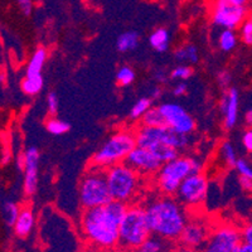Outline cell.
Returning a JSON list of instances; mask_svg holds the SVG:
<instances>
[{"label": "cell", "instance_id": "6da1fadb", "mask_svg": "<svg viewBox=\"0 0 252 252\" xmlns=\"http://www.w3.org/2000/svg\"><path fill=\"white\" fill-rule=\"evenodd\" d=\"M127 204L114 201L105 206L83 209L81 215V232L92 246L111 251L119 246V227Z\"/></svg>", "mask_w": 252, "mask_h": 252}, {"label": "cell", "instance_id": "7a4b0ae2", "mask_svg": "<svg viewBox=\"0 0 252 252\" xmlns=\"http://www.w3.org/2000/svg\"><path fill=\"white\" fill-rule=\"evenodd\" d=\"M145 212L153 235L172 242L179 240L189 218L181 202L164 194L146 204Z\"/></svg>", "mask_w": 252, "mask_h": 252}, {"label": "cell", "instance_id": "3957f363", "mask_svg": "<svg viewBox=\"0 0 252 252\" xmlns=\"http://www.w3.org/2000/svg\"><path fill=\"white\" fill-rule=\"evenodd\" d=\"M203 170V161L197 157L179 155L174 160L164 163L157 173L158 189L164 195H175L182 182L189 175L198 174Z\"/></svg>", "mask_w": 252, "mask_h": 252}, {"label": "cell", "instance_id": "277c9868", "mask_svg": "<svg viewBox=\"0 0 252 252\" xmlns=\"http://www.w3.org/2000/svg\"><path fill=\"white\" fill-rule=\"evenodd\" d=\"M152 235L146 220L145 207L135 203L127 204L119 227V246L124 250L135 251Z\"/></svg>", "mask_w": 252, "mask_h": 252}, {"label": "cell", "instance_id": "5b68a950", "mask_svg": "<svg viewBox=\"0 0 252 252\" xmlns=\"http://www.w3.org/2000/svg\"><path fill=\"white\" fill-rule=\"evenodd\" d=\"M136 144V135L131 130H119L110 135L91 159V166L107 169L115 164L124 163Z\"/></svg>", "mask_w": 252, "mask_h": 252}, {"label": "cell", "instance_id": "8992f818", "mask_svg": "<svg viewBox=\"0 0 252 252\" xmlns=\"http://www.w3.org/2000/svg\"><path fill=\"white\" fill-rule=\"evenodd\" d=\"M105 174L112 199L131 204L140 188L141 175L125 161L105 169Z\"/></svg>", "mask_w": 252, "mask_h": 252}, {"label": "cell", "instance_id": "52a82bcc", "mask_svg": "<svg viewBox=\"0 0 252 252\" xmlns=\"http://www.w3.org/2000/svg\"><path fill=\"white\" fill-rule=\"evenodd\" d=\"M78 199L83 209L105 206L112 201L105 170L91 166L78 186Z\"/></svg>", "mask_w": 252, "mask_h": 252}, {"label": "cell", "instance_id": "ba28073f", "mask_svg": "<svg viewBox=\"0 0 252 252\" xmlns=\"http://www.w3.org/2000/svg\"><path fill=\"white\" fill-rule=\"evenodd\" d=\"M135 135H136L138 146L146 148V149H152L153 146L163 144V145L173 146L182 152V150L188 149L192 143L190 135L179 134L166 125L157 126V127L141 125L140 127L135 130Z\"/></svg>", "mask_w": 252, "mask_h": 252}, {"label": "cell", "instance_id": "9c48e42d", "mask_svg": "<svg viewBox=\"0 0 252 252\" xmlns=\"http://www.w3.org/2000/svg\"><path fill=\"white\" fill-rule=\"evenodd\" d=\"M247 15V6L235 5L228 0H212L211 3V20L218 28L235 31L240 28Z\"/></svg>", "mask_w": 252, "mask_h": 252}, {"label": "cell", "instance_id": "30bf717a", "mask_svg": "<svg viewBox=\"0 0 252 252\" xmlns=\"http://www.w3.org/2000/svg\"><path fill=\"white\" fill-rule=\"evenodd\" d=\"M242 244L241 229L223 223L213 227L201 252H235Z\"/></svg>", "mask_w": 252, "mask_h": 252}, {"label": "cell", "instance_id": "8fae6325", "mask_svg": "<svg viewBox=\"0 0 252 252\" xmlns=\"http://www.w3.org/2000/svg\"><path fill=\"white\" fill-rule=\"evenodd\" d=\"M208 181L203 173L192 174L182 182L175 195L184 207L201 206L208 194Z\"/></svg>", "mask_w": 252, "mask_h": 252}, {"label": "cell", "instance_id": "7c38bea8", "mask_svg": "<svg viewBox=\"0 0 252 252\" xmlns=\"http://www.w3.org/2000/svg\"><path fill=\"white\" fill-rule=\"evenodd\" d=\"M165 125L183 135H192L197 124L194 118L178 102H164L159 105Z\"/></svg>", "mask_w": 252, "mask_h": 252}, {"label": "cell", "instance_id": "4fadbf2b", "mask_svg": "<svg viewBox=\"0 0 252 252\" xmlns=\"http://www.w3.org/2000/svg\"><path fill=\"white\" fill-rule=\"evenodd\" d=\"M211 231H212V227L209 226L208 220L206 218H188V222L184 226L178 242L182 246L189 247V249L202 250V247L208 240Z\"/></svg>", "mask_w": 252, "mask_h": 252}, {"label": "cell", "instance_id": "5bb4252c", "mask_svg": "<svg viewBox=\"0 0 252 252\" xmlns=\"http://www.w3.org/2000/svg\"><path fill=\"white\" fill-rule=\"evenodd\" d=\"M125 163L129 164L132 169L136 170L140 175L157 174L163 166V163L158 159V157L152 150L138 145L130 152Z\"/></svg>", "mask_w": 252, "mask_h": 252}, {"label": "cell", "instance_id": "9a60e30c", "mask_svg": "<svg viewBox=\"0 0 252 252\" xmlns=\"http://www.w3.org/2000/svg\"><path fill=\"white\" fill-rule=\"evenodd\" d=\"M39 150L35 146H29L24 152V178L23 190L27 197L34 195L39 182Z\"/></svg>", "mask_w": 252, "mask_h": 252}, {"label": "cell", "instance_id": "2e32d148", "mask_svg": "<svg viewBox=\"0 0 252 252\" xmlns=\"http://www.w3.org/2000/svg\"><path fill=\"white\" fill-rule=\"evenodd\" d=\"M220 111L223 114V125L226 130H232L238 121L240 112V92L236 87L223 91L220 101Z\"/></svg>", "mask_w": 252, "mask_h": 252}, {"label": "cell", "instance_id": "e0dca14e", "mask_svg": "<svg viewBox=\"0 0 252 252\" xmlns=\"http://www.w3.org/2000/svg\"><path fill=\"white\" fill-rule=\"evenodd\" d=\"M35 226V216L34 212L28 207L20 209L19 216H18L17 220H15L13 229H14V235L19 238L28 237L32 233V231L34 229Z\"/></svg>", "mask_w": 252, "mask_h": 252}, {"label": "cell", "instance_id": "ac0fdd59", "mask_svg": "<svg viewBox=\"0 0 252 252\" xmlns=\"http://www.w3.org/2000/svg\"><path fill=\"white\" fill-rule=\"evenodd\" d=\"M172 245V241L152 235L135 250V252H170L173 250V247H170Z\"/></svg>", "mask_w": 252, "mask_h": 252}, {"label": "cell", "instance_id": "d6986e66", "mask_svg": "<svg viewBox=\"0 0 252 252\" xmlns=\"http://www.w3.org/2000/svg\"><path fill=\"white\" fill-rule=\"evenodd\" d=\"M48 58V52L43 47H39L34 51L27 64L26 76H37L42 75V69H43L46 61Z\"/></svg>", "mask_w": 252, "mask_h": 252}, {"label": "cell", "instance_id": "ffe728a7", "mask_svg": "<svg viewBox=\"0 0 252 252\" xmlns=\"http://www.w3.org/2000/svg\"><path fill=\"white\" fill-rule=\"evenodd\" d=\"M149 43L154 51L164 53L169 49L170 32L166 28H157L152 32L149 37Z\"/></svg>", "mask_w": 252, "mask_h": 252}, {"label": "cell", "instance_id": "44dd1931", "mask_svg": "<svg viewBox=\"0 0 252 252\" xmlns=\"http://www.w3.org/2000/svg\"><path fill=\"white\" fill-rule=\"evenodd\" d=\"M140 43V34L135 31H127L121 33L116 39V48L121 53L134 51Z\"/></svg>", "mask_w": 252, "mask_h": 252}, {"label": "cell", "instance_id": "7402d4cb", "mask_svg": "<svg viewBox=\"0 0 252 252\" xmlns=\"http://www.w3.org/2000/svg\"><path fill=\"white\" fill-rule=\"evenodd\" d=\"M44 86V78L42 75L37 76H26L20 83V89L27 96H37Z\"/></svg>", "mask_w": 252, "mask_h": 252}, {"label": "cell", "instance_id": "603a6c76", "mask_svg": "<svg viewBox=\"0 0 252 252\" xmlns=\"http://www.w3.org/2000/svg\"><path fill=\"white\" fill-rule=\"evenodd\" d=\"M174 58L181 63L195 64L199 61V52L194 44H184L174 51Z\"/></svg>", "mask_w": 252, "mask_h": 252}, {"label": "cell", "instance_id": "cb8c5ba5", "mask_svg": "<svg viewBox=\"0 0 252 252\" xmlns=\"http://www.w3.org/2000/svg\"><path fill=\"white\" fill-rule=\"evenodd\" d=\"M218 47L224 53H229L237 47V34L232 29H222L218 35Z\"/></svg>", "mask_w": 252, "mask_h": 252}, {"label": "cell", "instance_id": "d4e9b609", "mask_svg": "<svg viewBox=\"0 0 252 252\" xmlns=\"http://www.w3.org/2000/svg\"><path fill=\"white\" fill-rule=\"evenodd\" d=\"M1 216H3V220L9 227H13L17 220L18 216L20 212V207L18 206L15 202L13 201H4L1 202Z\"/></svg>", "mask_w": 252, "mask_h": 252}, {"label": "cell", "instance_id": "484cf974", "mask_svg": "<svg viewBox=\"0 0 252 252\" xmlns=\"http://www.w3.org/2000/svg\"><path fill=\"white\" fill-rule=\"evenodd\" d=\"M153 106V100L148 96V97L139 98L136 102L132 105L131 110L129 112V119L132 121H139L143 119L144 115L148 112V110Z\"/></svg>", "mask_w": 252, "mask_h": 252}, {"label": "cell", "instance_id": "4316f807", "mask_svg": "<svg viewBox=\"0 0 252 252\" xmlns=\"http://www.w3.org/2000/svg\"><path fill=\"white\" fill-rule=\"evenodd\" d=\"M153 153L158 157V159L161 161V163H168L170 160H174L175 158H178L181 155V152L173 146H168V145H163V144H159V145L153 146L152 149Z\"/></svg>", "mask_w": 252, "mask_h": 252}, {"label": "cell", "instance_id": "83f0119b", "mask_svg": "<svg viewBox=\"0 0 252 252\" xmlns=\"http://www.w3.org/2000/svg\"><path fill=\"white\" fill-rule=\"evenodd\" d=\"M141 125L145 126H165V120L159 106H152L141 119Z\"/></svg>", "mask_w": 252, "mask_h": 252}, {"label": "cell", "instance_id": "f1b7e54d", "mask_svg": "<svg viewBox=\"0 0 252 252\" xmlns=\"http://www.w3.org/2000/svg\"><path fill=\"white\" fill-rule=\"evenodd\" d=\"M220 158L228 168H235L238 160L237 153H236L235 145L229 140H224L220 144Z\"/></svg>", "mask_w": 252, "mask_h": 252}, {"label": "cell", "instance_id": "f546056e", "mask_svg": "<svg viewBox=\"0 0 252 252\" xmlns=\"http://www.w3.org/2000/svg\"><path fill=\"white\" fill-rule=\"evenodd\" d=\"M46 129L49 134L60 136V135L67 134L71 130V125L68 123H66V121L60 120V119L55 118V116H51L46 121Z\"/></svg>", "mask_w": 252, "mask_h": 252}, {"label": "cell", "instance_id": "4dcf8cb0", "mask_svg": "<svg viewBox=\"0 0 252 252\" xmlns=\"http://www.w3.org/2000/svg\"><path fill=\"white\" fill-rule=\"evenodd\" d=\"M135 71L130 66H121L116 72V82L120 85L121 87L130 86L135 81Z\"/></svg>", "mask_w": 252, "mask_h": 252}, {"label": "cell", "instance_id": "1f68e13d", "mask_svg": "<svg viewBox=\"0 0 252 252\" xmlns=\"http://www.w3.org/2000/svg\"><path fill=\"white\" fill-rule=\"evenodd\" d=\"M170 78L172 80H178L181 82H184V81L189 80V78L193 76V68L186 63H181L175 66L174 68L170 71Z\"/></svg>", "mask_w": 252, "mask_h": 252}, {"label": "cell", "instance_id": "d6a6232c", "mask_svg": "<svg viewBox=\"0 0 252 252\" xmlns=\"http://www.w3.org/2000/svg\"><path fill=\"white\" fill-rule=\"evenodd\" d=\"M240 37L246 46H252V14L247 15L240 27Z\"/></svg>", "mask_w": 252, "mask_h": 252}, {"label": "cell", "instance_id": "836d02e7", "mask_svg": "<svg viewBox=\"0 0 252 252\" xmlns=\"http://www.w3.org/2000/svg\"><path fill=\"white\" fill-rule=\"evenodd\" d=\"M235 169L237 170L240 177L247 178V179H251L252 181V165L250 161L246 160V159L238 158L237 163H236L235 165Z\"/></svg>", "mask_w": 252, "mask_h": 252}, {"label": "cell", "instance_id": "e575fe53", "mask_svg": "<svg viewBox=\"0 0 252 252\" xmlns=\"http://www.w3.org/2000/svg\"><path fill=\"white\" fill-rule=\"evenodd\" d=\"M216 78H217L218 85L223 89V91H226V90H228L229 87H231V83H232V75H231V72H229L228 69H220V71L217 72Z\"/></svg>", "mask_w": 252, "mask_h": 252}, {"label": "cell", "instance_id": "d590c367", "mask_svg": "<svg viewBox=\"0 0 252 252\" xmlns=\"http://www.w3.org/2000/svg\"><path fill=\"white\" fill-rule=\"evenodd\" d=\"M47 109L51 116H55L58 112V107H60V100H58V96L56 92H49L48 96H47Z\"/></svg>", "mask_w": 252, "mask_h": 252}, {"label": "cell", "instance_id": "8d00e7d4", "mask_svg": "<svg viewBox=\"0 0 252 252\" xmlns=\"http://www.w3.org/2000/svg\"><path fill=\"white\" fill-rule=\"evenodd\" d=\"M241 236H242V244L252 247V222H249L241 228Z\"/></svg>", "mask_w": 252, "mask_h": 252}, {"label": "cell", "instance_id": "74e56055", "mask_svg": "<svg viewBox=\"0 0 252 252\" xmlns=\"http://www.w3.org/2000/svg\"><path fill=\"white\" fill-rule=\"evenodd\" d=\"M18 4V6H19L20 12L23 13L26 17H29V15L32 14V12H33V6H34V4H33V0H15Z\"/></svg>", "mask_w": 252, "mask_h": 252}, {"label": "cell", "instance_id": "f35d334b", "mask_svg": "<svg viewBox=\"0 0 252 252\" xmlns=\"http://www.w3.org/2000/svg\"><path fill=\"white\" fill-rule=\"evenodd\" d=\"M242 145H244L245 150L251 154L252 153V127H249V129L242 134Z\"/></svg>", "mask_w": 252, "mask_h": 252}, {"label": "cell", "instance_id": "ab89813d", "mask_svg": "<svg viewBox=\"0 0 252 252\" xmlns=\"http://www.w3.org/2000/svg\"><path fill=\"white\" fill-rule=\"evenodd\" d=\"M187 92H188V86H187L186 82L177 83L174 86V89H173V94L177 96V97H182V96H184Z\"/></svg>", "mask_w": 252, "mask_h": 252}, {"label": "cell", "instance_id": "60d3db41", "mask_svg": "<svg viewBox=\"0 0 252 252\" xmlns=\"http://www.w3.org/2000/svg\"><path fill=\"white\" fill-rule=\"evenodd\" d=\"M154 78L158 83H166L168 82V72L164 68H158L154 73Z\"/></svg>", "mask_w": 252, "mask_h": 252}, {"label": "cell", "instance_id": "b9f144b4", "mask_svg": "<svg viewBox=\"0 0 252 252\" xmlns=\"http://www.w3.org/2000/svg\"><path fill=\"white\" fill-rule=\"evenodd\" d=\"M238 183H240L241 188L246 190V192H252V181L247 179V178L238 177Z\"/></svg>", "mask_w": 252, "mask_h": 252}, {"label": "cell", "instance_id": "7bdbcfd3", "mask_svg": "<svg viewBox=\"0 0 252 252\" xmlns=\"http://www.w3.org/2000/svg\"><path fill=\"white\" fill-rule=\"evenodd\" d=\"M161 96H163V89H161L160 86H155L154 89L150 91L149 94V97L152 98V100H159Z\"/></svg>", "mask_w": 252, "mask_h": 252}, {"label": "cell", "instance_id": "ee69618b", "mask_svg": "<svg viewBox=\"0 0 252 252\" xmlns=\"http://www.w3.org/2000/svg\"><path fill=\"white\" fill-rule=\"evenodd\" d=\"M170 252H201V250L189 249V247H186V246H182V245H179V246H177V247H173V250Z\"/></svg>", "mask_w": 252, "mask_h": 252}, {"label": "cell", "instance_id": "f6af8a7d", "mask_svg": "<svg viewBox=\"0 0 252 252\" xmlns=\"http://www.w3.org/2000/svg\"><path fill=\"white\" fill-rule=\"evenodd\" d=\"M235 252H252V247L246 244H241L240 247Z\"/></svg>", "mask_w": 252, "mask_h": 252}, {"label": "cell", "instance_id": "bcb514c9", "mask_svg": "<svg viewBox=\"0 0 252 252\" xmlns=\"http://www.w3.org/2000/svg\"><path fill=\"white\" fill-rule=\"evenodd\" d=\"M82 252H107V251H105V250H101V249H98V247L90 245V246H87L86 249L83 250Z\"/></svg>", "mask_w": 252, "mask_h": 252}, {"label": "cell", "instance_id": "7dc6e473", "mask_svg": "<svg viewBox=\"0 0 252 252\" xmlns=\"http://www.w3.org/2000/svg\"><path fill=\"white\" fill-rule=\"evenodd\" d=\"M245 120H246L247 125H249L250 127H252V109L246 112V115H245Z\"/></svg>", "mask_w": 252, "mask_h": 252}, {"label": "cell", "instance_id": "c3c4849f", "mask_svg": "<svg viewBox=\"0 0 252 252\" xmlns=\"http://www.w3.org/2000/svg\"><path fill=\"white\" fill-rule=\"evenodd\" d=\"M229 3L235 4V5H240V6H246L247 3H249V0H228Z\"/></svg>", "mask_w": 252, "mask_h": 252}, {"label": "cell", "instance_id": "681fc988", "mask_svg": "<svg viewBox=\"0 0 252 252\" xmlns=\"http://www.w3.org/2000/svg\"><path fill=\"white\" fill-rule=\"evenodd\" d=\"M18 168H19L20 170H23L24 168V153L23 154H20L19 157H18Z\"/></svg>", "mask_w": 252, "mask_h": 252}, {"label": "cell", "instance_id": "f907efd6", "mask_svg": "<svg viewBox=\"0 0 252 252\" xmlns=\"http://www.w3.org/2000/svg\"><path fill=\"white\" fill-rule=\"evenodd\" d=\"M251 155H252V153H251Z\"/></svg>", "mask_w": 252, "mask_h": 252}]
</instances>
